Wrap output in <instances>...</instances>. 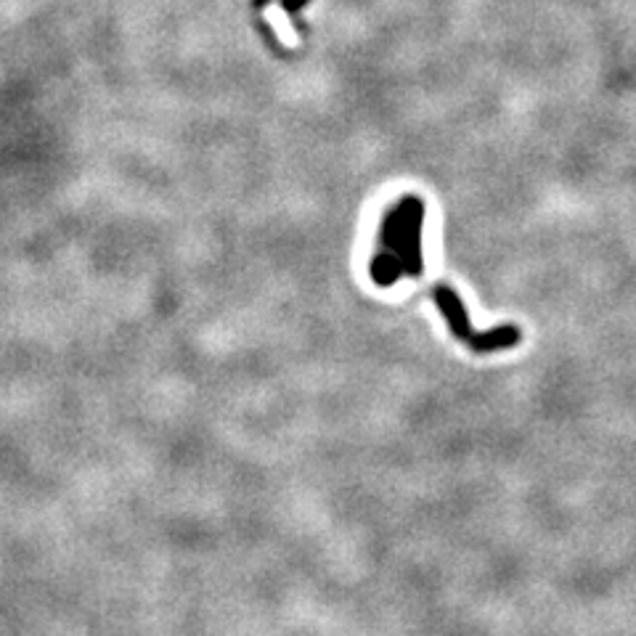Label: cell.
I'll list each match as a JSON object with an SVG mask.
<instances>
[{"mask_svg":"<svg viewBox=\"0 0 636 636\" xmlns=\"http://www.w3.org/2000/svg\"><path fill=\"white\" fill-rule=\"evenodd\" d=\"M422 205L417 199H406L390 210L379 228V247L371 263L374 281L390 287L403 273L422 271Z\"/></svg>","mask_w":636,"mask_h":636,"instance_id":"6da1fadb","label":"cell"},{"mask_svg":"<svg viewBox=\"0 0 636 636\" xmlns=\"http://www.w3.org/2000/svg\"><path fill=\"white\" fill-rule=\"evenodd\" d=\"M435 300H438L443 316L448 318L451 332H454L462 342H470L477 353H485V350L512 348V345H517V340H520V334H517V329H512V326H501V329L491 332L488 337H475L470 329V321H467V313H464V305L459 303V297H456L448 287L435 289Z\"/></svg>","mask_w":636,"mask_h":636,"instance_id":"7a4b0ae2","label":"cell"}]
</instances>
